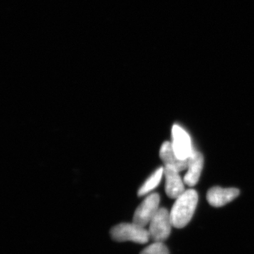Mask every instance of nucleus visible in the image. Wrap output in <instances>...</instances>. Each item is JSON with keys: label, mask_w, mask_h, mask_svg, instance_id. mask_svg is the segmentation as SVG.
Segmentation results:
<instances>
[{"label": "nucleus", "mask_w": 254, "mask_h": 254, "mask_svg": "<svg viewBox=\"0 0 254 254\" xmlns=\"http://www.w3.org/2000/svg\"><path fill=\"white\" fill-rule=\"evenodd\" d=\"M239 195L240 190L237 189L213 187L207 193V200L212 206L222 207L235 199Z\"/></svg>", "instance_id": "7"}, {"label": "nucleus", "mask_w": 254, "mask_h": 254, "mask_svg": "<svg viewBox=\"0 0 254 254\" xmlns=\"http://www.w3.org/2000/svg\"><path fill=\"white\" fill-rule=\"evenodd\" d=\"M150 237L154 242H164L170 236L172 223L170 214L166 208H160L149 223Z\"/></svg>", "instance_id": "3"}, {"label": "nucleus", "mask_w": 254, "mask_h": 254, "mask_svg": "<svg viewBox=\"0 0 254 254\" xmlns=\"http://www.w3.org/2000/svg\"><path fill=\"white\" fill-rule=\"evenodd\" d=\"M165 177V191L170 198H176L185 191V185L179 172L174 169L164 168Z\"/></svg>", "instance_id": "8"}, {"label": "nucleus", "mask_w": 254, "mask_h": 254, "mask_svg": "<svg viewBox=\"0 0 254 254\" xmlns=\"http://www.w3.org/2000/svg\"><path fill=\"white\" fill-rule=\"evenodd\" d=\"M160 195L158 193H151L146 197L137 208L133 215V222L140 226L145 227L159 210Z\"/></svg>", "instance_id": "4"}, {"label": "nucleus", "mask_w": 254, "mask_h": 254, "mask_svg": "<svg viewBox=\"0 0 254 254\" xmlns=\"http://www.w3.org/2000/svg\"><path fill=\"white\" fill-rule=\"evenodd\" d=\"M163 174L164 168L163 167L157 169L155 173L142 185L141 188L138 190V195L139 196H143V195L148 194L151 190L156 188L157 186L160 184V181H161Z\"/></svg>", "instance_id": "10"}, {"label": "nucleus", "mask_w": 254, "mask_h": 254, "mask_svg": "<svg viewBox=\"0 0 254 254\" xmlns=\"http://www.w3.org/2000/svg\"><path fill=\"white\" fill-rule=\"evenodd\" d=\"M110 235L114 240L120 242L131 241L136 243L145 244L150 239L148 230L133 222L119 224L112 229Z\"/></svg>", "instance_id": "2"}, {"label": "nucleus", "mask_w": 254, "mask_h": 254, "mask_svg": "<svg viewBox=\"0 0 254 254\" xmlns=\"http://www.w3.org/2000/svg\"><path fill=\"white\" fill-rule=\"evenodd\" d=\"M203 166V157L200 152L193 150L190 157L188 171L185 176L184 182L189 187H193L198 183Z\"/></svg>", "instance_id": "9"}, {"label": "nucleus", "mask_w": 254, "mask_h": 254, "mask_svg": "<svg viewBox=\"0 0 254 254\" xmlns=\"http://www.w3.org/2000/svg\"><path fill=\"white\" fill-rule=\"evenodd\" d=\"M160 157L165 164V167L174 169L179 173L188 168L190 158L185 160L178 158L171 142L166 141L162 145L160 150Z\"/></svg>", "instance_id": "6"}, {"label": "nucleus", "mask_w": 254, "mask_h": 254, "mask_svg": "<svg viewBox=\"0 0 254 254\" xmlns=\"http://www.w3.org/2000/svg\"><path fill=\"white\" fill-rule=\"evenodd\" d=\"M198 200V193L193 190H185L176 198L170 212L173 227L181 229L188 225L194 214Z\"/></svg>", "instance_id": "1"}, {"label": "nucleus", "mask_w": 254, "mask_h": 254, "mask_svg": "<svg viewBox=\"0 0 254 254\" xmlns=\"http://www.w3.org/2000/svg\"><path fill=\"white\" fill-rule=\"evenodd\" d=\"M173 146L178 158L185 160L190 158L193 153L190 135L182 127L174 125L172 129Z\"/></svg>", "instance_id": "5"}, {"label": "nucleus", "mask_w": 254, "mask_h": 254, "mask_svg": "<svg viewBox=\"0 0 254 254\" xmlns=\"http://www.w3.org/2000/svg\"><path fill=\"white\" fill-rule=\"evenodd\" d=\"M140 254H170L164 242H154L145 248Z\"/></svg>", "instance_id": "11"}]
</instances>
